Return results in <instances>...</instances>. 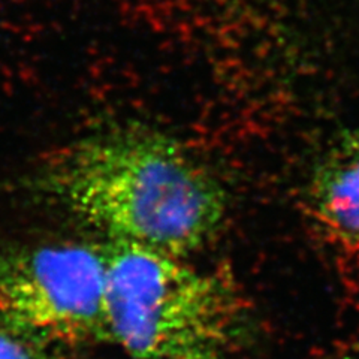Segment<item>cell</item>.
Masks as SVG:
<instances>
[{"label":"cell","instance_id":"obj_1","mask_svg":"<svg viewBox=\"0 0 359 359\" xmlns=\"http://www.w3.org/2000/svg\"><path fill=\"white\" fill-rule=\"evenodd\" d=\"M42 189L109 240L184 257L216 237L226 192L182 145L153 132L99 135L65 150Z\"/></svg>","mask_w":359,"mask_h":359},{"label":"cell","instance_id":"obj_2","mask_svg":"<svg viewBox=\"0 0 359 359\" xmlns=\"http://www.w3.org/2000/svg\"><path fill=\"white\" fill-rule=\"evenodd\" d=\"M104 253L111 343L133 359L220 351L237 332L245 304L231 277L128 241Z\"/></svg>","mask_w":359,"mask_h":359},{"label":"cell","instance_id":"obj_3","mask_svg":"<svg viewBox=\"0 0 359 359\" xmlns=\"http://www.w3.org/2000/svg\"><path fill=\"white\" fill-rule=\"evenodd\" d=\"M0 325L48 347L111 343L104 245L0 252Z\"/></svg>","mask_w":359,"mask_h":359},{"label":"cell","instance_id":"obj_4","mask_svg":"<svg viewBox=\"0 0 359 359\" xmlns=\"http://www.w3.org/2000/svg\"><path fill=\"white\" fill-rule=\"evenodd\" d=\"M304 207L328 241L359 250V128L337 135L313 165Z\"/></svg>","mask_w":359,"mask_h":359},{"label":"cell","instance_id":"obj_5","mask_svg":"<svg viewBox=\"0 0 359 359\" xmlns=\"http://www.w3.org/2000/svg\"><path fill=\"white\" fill-rule=\"evenodd\" d=\"M0 359H57L51 347L0 325Z\"/></svg>","mask_w":359,"mask_h":359},{"label":"cell","instance_id":"obj_6","mask_svg":"<svg viewBox=\"0 0 359 359\" xmlns=\"http://www.w3.org/2000/svg\"><path fill=\"white\" fill-rule=\"evenodd\" d=\"M156 359H222V356H220V351L202 349V351H189V352L156 358Z\"/></svg>","mask_w":359,"mask_h":359},{"label":"cell","instance_id":"obj_7","mask_svg":"<svg viewBox=\"0 0 359 359\" xmlns=\"http://www.w3.org/2000/svg\"><path fill=\"white\" fill-rule=\"evenodd\" d=\"M358 359H359V358H358Z\"/></svg>","mask_w":359,"mask_h":359}]
</instances>
